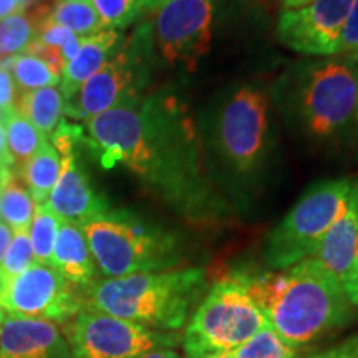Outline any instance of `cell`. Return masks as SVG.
<instances>
[{"mask_svg": "<svg viewBox=\"0 0 358 358\" xmlns=\"http://www.w3.org/2000/svg\"><path fill=\"white\" fill-rule=\"evenodd\" d=\"M2 319H3V308L0 307V325H2Z\"/></svg>", "mask_w": 358, "mask_h": 358, "instance_id": "obj_44", "label": "cell"}, {"mask_svg": "<svg viewBox=\"0 0 358 358\" xmlns=\"http://www.w3.org/2000/svg\"><path fill=\"white\" fill-rule=\"evenodd\" d=\"M136 358H182L178 352H174L173 348H158V350H151L143 353V355Z\"/></svg>", "mask_w": 358, "mask_h": 358, "instance_id": "obj_38", "label": "cell"}, {"mask_svg": "<svg viewBox=\"0 0 358 358\" xmlns=\"http://www.w3.org/2000/svg\"><path fill=\"white\" fill-rule=\"evenodd\" d=\"M35 38L60 53L62 58H64L65 65L69 64L71 58L77 55L80 45H82V38L77 37L75 34H71L70 30L65 29V27L48 20L47 17L38 22L37 37Z\"/></svg>", "mask_w": 358, "mask_h": 358, "instance_id": "obj_30", "label": "cell"}, {"mask_svg": "<svg viewBox=\"0 0 358 358\" xmlns=\"http://www.w3.org/2000/svg\"><path fill=\"white\" fill-rule=\"evenodd\" d=\"M266 325L267 317L234 274L214 284L196 307L182 337L185 355L208 358L229 353Z\"/></svg>", "mask_w": 358, "mask_h": 358, "instance_id": "obj_7", "label": "cell"}, {"mask_svg": "<svg viewBox=\"0 0 358 358\" xmlns=\"http://www.w3.org/2000/svg\"><path fill=\"white\" fill-rule=\"evenodd\" d=\"M208 358H234L231 355V353H221V355H213V357H208Z\"/></svg>", "mask_w": 358, "mask_h": 358, "instance_id": "obj_43", "label": "cell"}, {"mask_svg": "<svg viewBox=\"0 0 358 358\" xmlns=\"http://www.w3.org/2000/svg\"><path fill=\"white\" fill-rule=\"evenodd\" d=\"M17 12H24L17 0H0V20H3L6 17L13 15Z\"/></svg>", "mask_w": 358, "mask_h": 358, "instance_id": "obj_37", "label": "cell"}, {"mask_svg": "<svg viewBox=\"0 0 358 358\" xmlns=\"http://www.w3.org/2000/svg\"><path fill=\"white\" fill-rule=\"evenodd\" d=\"M60 156L62 171L47 204L62 221L82 227L92 219L108 213V204L93 189L87 171L75 158V151H66Z\"/></svg>", "mask_w": 358, "mask_h": 358, "instance_id": "obj_15", "label": "cell"}, {"mask_svg": "<svg viewBox=\"0 0 358 358\" xmlns=\"http://www.w3.org/2000/svg\"><path fill=\"white\" fill-rule=\"evenodd\" d=\"M342 285L348 301H350L355 307H358V259L357 262L353 264V267L350 268V272H348L345 279H343Z\"/></svg>", "mask_w": 358, "mask_h": 358, "instance_id": "obj_34", "label": "cell"}, {"mask_svg": "<svg viewBox=\"0 0 358 358\" xmlns=\"http://www.w3.org/2000/svg\"><path fill=\"white\" fill-rule=\"evenodd\" d=\"M37 20L27 12H17L0 20V60L24 53L37 37Z\"/></svg>", "mask_w": 358, "mask_h": 358, "instance_id": "obj_26", "label": "cell"}, {"mask_svg": "<svg viewBox=\"0 0 358 358\" xmlns=\"http://www.w3.org/2000/svg\"><path fill=\"white\" fill-rule=\"evenodd\" d=\"M310 358H358V335L345 340L340 345L329 348V350L313 355Z\"/></svg>", "mask_w": 358, "mask_h": 358, "instance_id": "obj_33", "label": "cell"}, {"mask_svg": "<svg viewBox=\"0 0 358 358\" xmlns=\"http://www.w3.org/2000/svg\"><path fill=\"white\" fill-rule=\"evenodd\" d=\"M201 136L208 173L227 194L243 199L268 181L277 143L266 90H229L208 115Z\"/></svg>", "mask_w": 358, "mask_h": 358, "instance_id": "obj_2", "label": "cell"}, {"mask_svg": "<svg viewBox=\"0 0 358 358\" xmlns=\"http://www.w3.org/2000/svg\"><path fill=\"white\" fill-rule=\"evenodd\" d=\"M313 262L324 271L343 282L353 264L358 259V194L353 189L348 198L347 208L337 221L332 224L320 243L312 252Z\"/></svg>", "mask_w": 358, "mask_h": 358, "instance_id": "obj_16", "label": "cell"}, {"mask_svg": "<svg viewBox=\"0 0 358 358\" xmlns=\"http://www.w3.org/2000/svg\"><path fill=\"white\" fill-rule=\"evenodd\" d=\"M87 143L105 169L123 164L189 217L221 213L203 141L182 103L153 95L87 120Z\"/></svg>", "mask_w": 358, "mask_h": 358, "instance_id": "obj_1", "label": "cell"}, {"mask_svg": "<svg viewBox=\"0 0 358 358\" xmlns=\"http://www.w3.org/2000/svg\"><path fill=\"white\" fill-rule=\"evenodd\" d=\"M62 219L48 208L47 203L35 204L32 224H30V243H32L34 261L52 266V256L60 231Z\"/></svg>", "mask_w": 358, "mask_h": 358, "instance_id": "obj_25", "label": "cell"}, {"mask_svg": "<svg viewBox=\"0 0 358 358\" xmlns=\"http://www.w3.org/2000/svg\"><path fill=\"white\" fill-rule=\"evenodd\" d=\"M35 213V201L15 169L0 174V221L13 231H29Z\"/></svg>", "mask_w": 358, "mask_h": 358, "instance_id": "obj_19", "label": "cell"}, {"mask_svg": "<svg viewBox=\"0 0 358 358\" xmlns=\"http://www.w3.org/2000/svg\"><path fill=\"white\" fill-rule=\"evenodd\" d=\"M10 168H12V161L7 150L6 128H3L2 120H0V174L6 171V169H10Z\"/></svg>", "mask_w": 358, "mask_h": 358, "instance_id": "obj_35", "label": "cell"}, {"mask_svg": "<svg viewBox=\"0 0 358 358\" xmlns=\"http://www.w3.org/2000/svg\"><path fill=\"white\" fill-rule=\"evenodd\" d=\"M82 229L93 261L108 279L171 271L185 256L174 232L128 211L105 213L83 224Z\"/></svg>", "mask_w": 358, "mask_h": 358, "instance_id": "obj_6", "label": "cell"}, {"mask_svg": "<svg viewBox=\"0 0 358 358\" xmlns=\"http://www.w3.org/2000/svg\"><path fill=\"white\" fill-rule=\"evenodd\" d=\"M272 100L310 146L335 148L350 134L358 103V62L343 57L301 62L279 78Z\"/></svg>", "mask_w": 358, "mask_h": 358, "instance_id": "obj_4", "label": "cell"}, {"mask_svg": "<svg viewBox=\"0 0 358 358\" xmlns=\"http://www.w3.org/2000/svg\"><path fill=\"white\" fill-rule=\"evenodd\" d=\"M17 87L12 80V75L6 69H0V113L6 115L8 111L15 110Z\"/></svg>", "mask_w": 358, "mask_h": 358, "instance_id": "obj_32", "label": "cell"}, {"mask_svg": "<svg viewBox=\"0 0 358 358\" xmlns=\"http://www.w3.org/2000/svg\"><path fill=\"white\" fill-rule=\"evenodd\" d=\"M65 337L75 358H136L178 345V332H161L83 307L66 324Z\"/></svg>", "mask_w": 358, "mask_h": 358, "instance_id": "obj_10", "label": "cell"}, {"mask_svg": "<svg viewBox=\"0 0 358 358\" xmlns=\"http://www.w3.org/2000/svg\"><path fill=\"white\" fill-rule=\"evenodd\" d=\"M280 2L284 3V7L287 8V10H295V8H302L308 6L313 0H280Z\"/></svg>", "mask_w": 358, "mask_h": 358, "instance_id": "obj_40", "label": "cell"}, {"mask_svg": "<svg viewBox=\"0 0 358 358\" xmlns=\"http://www.w3.org/2000/svg\"><path fill=\"white\" fill-rule=\"evenodd\" d=\"M353 189H355V191H357V194H358V182H357L355 186H353Z\"/></svg>", "mask_w": 358, "mask_h": 358, "instance_id": "obj_45", "label": "cell"}, {"mask_svg": "<svg viewBox=\"0 0 358 358\" xmlns=\"http://www.w3.org/2000/svg\"><path fill=\"white\" fill-rule=\"evenodd\" d=\"M337 57L358 62V0L353 2L352 10L348 13L345 25H343Z\"/></svg>", "mask_w": 358, "mask_h": 358, "instance_id": "obj_31", "label": "cell"}, {"mask_svg": "<svg viewBox=\"0 0 358 358\" xmlns=\"http://www.w3.org/2000/svg\"><path fill=\"white\" fill-rule=\"evenodd\" d=\"M213 0H166L155 8L153 42L168 65L194 69L209 50Z\"/></svg>", "mask_w": 358, "mask_h": 358, "instance_id": "obj_12", "label": "cell"}, {"mask_svg": "<svg viewBox=\"0 0 358 358\" xmlns=\"http://www.w3.org/2000/svg\"><path fill=\"white\" fill-rule=\"evenodd\" d=\"M52 2H53V3H55V2H58V0H52Z\"/></svg>", "mask_w": 358, "mask_h": 358, "instance_id": "obj_46", "label": "cell"}, {"mask_svg": "<svg viewBox=\"0 0 358 358\" xmlns=\"http://www.w3.org/2000/svg\"><path fill=\"white\" fill-rule=\"evenodd\" d=\"M62 171V156L50 141H45L42 148L24 168L20 169V176L29 187L35 204H43L48 201V196L57 185Z\"/></svg>", "mask_w": 358, "mask_h": 358, "instance_id": "obj_21", "label": "cell"}, {"mask_svg": "<svg viewBox=\"0 0 358 358\" xmlns=\"http://www.w3.org/2000/svg\"><path fill=\"white\" fill-rule=\"evenodd\" d=\"M166 0H143V7L150 8V10H155L156 7H159L161 3H164Z\"/></svg>", "mask_w": 358, "mask_h": 358, "instance_id": "obj_41", "label": "cell"}, {"mask_svg": "<svg viewBox=\"0 0 358 358\" xmlns=\"http://www.w3.org/2000/svg\"><path fill=\"white\" fill-rule=\"evenodd\" d=\"M199 267L141 272L96 280L85 292V307L148 329L178 332L206 295Z\"/></svg>", "mask_w": 358, "mask_h": 358, "instance_id": "obj_5", "label": "cell"}, {"mask_svg": "<svg viewBox=\"0 0 358 358\" xmlns=\"http://www.w3.org/2000/svg\"><path fill=\"white\" fill-rule=\"evenodd\" d=\"M355 140H357V146H358V103H357V111H355Z\"/></svg>", "mask_w": 358, "mask_h": 358, "instance_id": "obj_42", "label": "cell"}, {"mask_svg": "<svg viewBox=\"0 0 358 358\" xmlns=\"http://www.w3.org/2000/svg\"><path fill=\"white\" fill-rule=\"evenodd\" d=\"M12 241V229L0 221V264L3 262V257H6V252L8 249V244Z\"/></svg>", "mask_w": 358, "mask_h": 358, "instance_id": "obj_36", "label": "cell"}, {"mask_svg": "<svg viewBox=\"0 0 358 358\" xmlns=\"http://www.w3.org/2000/svg\"><path fill=\"white\" fill-rule=\"evenodd\" d=\"M355 0H313L295 10H284L277 37L290 50L310 57H334Z\"/></svg>", "mask_w": 358, "mask_h": 358, "instance_id": "obj_13", "label": "cell"}, {"mask_svg": "<svg viewBox=\"0 0 358 358\" xmlns=\"http://www.w3.org/2000/svg\"><path fill=\"white\" fill-rule=\"evenodd\" d=\"M2 123L6 128L7 150L12 161V168L20 173V169L34 158L35 153L47 141V138L17 110L3 115Z\"/></svg>", "mask_w": 358, "mask_h": 358, "instance_id": "obj_22", "label": "cell"}, {"mask_svg": "<svg viewBox=\"0 0 358 358\" xmlns=\"http://www.w3.org/2000/svg\"><path fill=\"white\" fill-rule=\"evenodd\" d=\"M153 35L151 25H143L128 47L106 62L80 88L78 98L65 103V113L90 120L115 106L140 100V92L150 78V55Z\"/></svg>", "mask_w": 358, "mask_h": 358, "instance_id": "obj_9", "label": "cell"}, {"mask_svg": "<svg viewBox=\"0 0 358 358\" xmlns=\"http://www.w3.org/2000/svg\"><path fill=\"white\" fill-rule=\"evenodd\" d=\"M0 307L66 325L85 307V299L55 267L34 262L22 274L0 279Z\"/></svg>", "mask_w": 358, "mask_h": 358, "instance_id": "obj_11", "label": "cell"}, {"mask_svg": "<svg viewBox=\"0 0 358 358\" xmlns=\"http://www.w3.org/2000/svg\"><path fill=\"white\" fill-rule=\"evenodd\" d=\"M234 358H295L297 350L290 347L271 324L262 327L248 342L229 352Z\"/></svg>", "mask_w": 358, "mask_h": 358, "instance_id": "obj_27", "label": "cell"}, {"mask_svg": "<svg viewBox=\"0 0 358 358\" xmlns=\"http://www.w3.org/2000/svg\"><path fill=\"white\" fill-rule=\"evenodd\" d=\"M17 2L20 3V8L24 12H32L40 7H48L47 2H52V0H17Z\"/></svg>", "mask_w": 358, "mask_h": 358, "instance_id": "obj_39", "label": "cell"}, {"mask_svg": "<svg viewBox=\"0 0 358 358\" xmlns=\"http://www.w3.org/2000/svg\"><path fill=\"white\" fill-rule=\"evenodd\" d=\"M52 266L70 282L73 287L87 290L95 284L96 268L90 252L87 237L77 224L62 221L53 249Z\"/></svg>", "mask_w": 358, "mask_h": 358, "instance_id": "obj_17", "label": "cell"}, {"mask_svg": "<svg viewBox=\"0 0 358 358\" xmlns=\"http://www.w3.org/2000/svg\"><path fill=\"white\" fill-rule=\"evenodd\" d=\"M47 19L65 27L80 38L92 37L105 30L100 15L90 0H58L52 6Z\"/></svg>", "mask_w": 358, "mask_h": 358, "instance_id": "obj_23", "label": "cell"}, {"mask_svg": "<svg viewBox=\"0 0 358 358\" xmlns=\"http://www.w3.org/2000/svg\"><path fill=\"white\" fill-rule=\"evenodd\" d=\"M15 110L25 116L45 138L52 136L65 113V98L55 87L20 93Z\"/></svg>", "mask_w": 358, "mask_h": 358, "instance_id": "obj_20", "label": "cell"}, {"mask_svg": "<svg viewBox=\"0 0 358 358\" xmlns=\"http://www.w3.org/2000/svg\"><path fill=\"white\" fill-rule=\"evenodd\" d=\"M3 69H10L15 87L20 88L22 93L34 92V90L55 87L60 82L62 75L45 64L40 58L29 55V53H19V55L0 62Z\"/></svg>", "mask_w": 358, "mask_h": 358, "instance_id": "obj_24", "label": "cell"}, {"mask_svg": "<svg viewBox=\"0 0 358 358\" xmlns=\"http://www.w3.org/2000/svg\"><path fill=\"white\" fill-rule=\"evenodd\" d=\"M352 185L348 179H327L308 187L277 226L268 232L264 261L285 271L310 257L325 232L345 211Z\"/></svg>", "mask_w": 358, "mask_h": 358, "instance_id": "obj_8", "label": "cell"}, {"mask_svg": "<svg viewBox=\"0 0 358 358\" xmlns=\"http://www.w3.org/2000/svg\"><path fill=\"white\" fill-rule=\"evenodd\" d=\"M100 15L103 29H124L140 17L143 0H90Z\"/></svg>", "mask_w": 358, "mask_h": 358, "instance_id": "obj_28", "label": "cell"}, {"mask_svg": "<svg viewBox=\"0 0 358 358\" xmlns=\"http://www.w3.org/2000/svg\"><path fill=\"white\" fill-rule=\"evenodd\" d=\"M0 358H75L55 322L3 310Z\"/></svg>", "mask_w": 358, "mask_h": 358, "instance_id": "obj_14", "label": "cell"}, {"mask_svg": "<svg viewBox=\"0 0 358 358\" xmlns=\"http://www.w3.org/2000/svg\"><path fill=\"white\" fill-rule=\"evenodd\" d=\"M34 262V250L29 231H13V237L8 244L6 257L0 264V279L6 280L19 275Z\"/></svg>", "mask_w": 358, "mask_h": 358, "instance_id": "obj_29", "label": "cell"}, {"mask_svg": "<svg viewBox=\"0 0 358 358\" xmlns=\"http://www.w3.org/2000/svg\"><path fill=\"white\" fill-rule=\"evenodd\" d=\"M120 42H122V35L116 30H101L92 37L82 38L77 55L71 58L62 71L60 92L65 98V103L71 101L78 95L83 83L108 62Z\"/></svg>", "mask_w": 358, "mask_h": 358, "instance_id": "obj_18", "label": "cell"}, {"mask_svg": "<svg viewBox=\"0 0 358 358\" xmlns=\"http://www.w3.org/2000/svg\"><path fill=\"white\" fill-rule=\"evenodd\" d=\"M236 277L272 329L295 350L345 327L355 313L342 282L308 257L285 271L256 275L241 272Z\"/></svg>", "mask_w": 358, "mask_h": 358, "instance_id": "obj_3", "label": "cell"}]
</instances>
